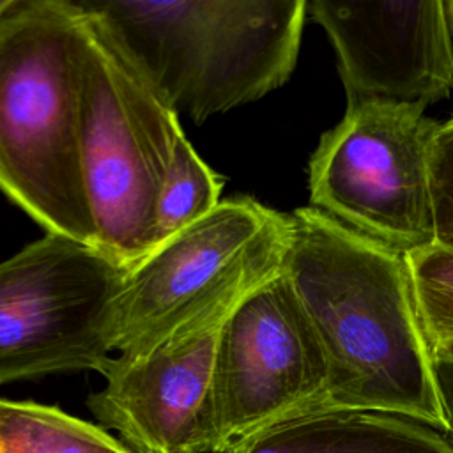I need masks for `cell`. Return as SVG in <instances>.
Here are the masks:
<instances>
[{"instance_id":"obj_9","label":"cell","mask_w":453,"mask_h":453,"mask_svg":"<svg viewBox=\"0 0 453 453\" xmlns=\"http://www.w3.org/2000/svg\"><path fill=\"white\" fill-rule=\"evenodd\" d=\"M230 313V311H228ZM218 315L136 356L111 357L106 384L87 403L133 453H214Z\"/></svg>"},{"instance_id":"obj_4","label":"cell","mask_w":453,"mask_h":453,"mask_svg":"<svg viewBox=\"0 0 453 453\" xmlns=\"http://www.w3.org/2000/svg\"><path fill=\"white\" fill-rule=\"evenodd\" d=\"M83 14V182L96 248L129 269L157 246V202L182 129L179 115L163 103L104 27L92 14Z\"/></svg>"},{"instance_id":"obj_10","label":"cell","mask_w":453,"mask_h":453,"mask_svg":"<svg viewBox=\"0 0 453 453\" xmlns=\"http://www.w3.org/2000/svg\"><path fill=\"white\" fill-rule=\"evenodd\" d=\"M308 11L334 46L347 110L426 108L449 96L453 37L444 0H311Z\"/></svg>"},{"instance_id":"obj_13","label":"cell","mask_w":453,"mask_h":453,"mask_svg":"<svg viewBox=\"0 0 453 453\" xmlns=\"http://www.w3.org/2000/svg\"><path fill=\"white\" fill-rule=\"evenodd\" d=\"M221 189L223 179L200 159L180 133L172 170L157 202V246L211 214L221 203Z\"/></svg>"},{"instance_id":"obj_14","label":"cell","mask_w":453,"mask_h":453,"mask_svg":"<svg viewBox=\"0 0 453 453\" xmlns=\"http://www.w3.org/2000/svg\"><path fill=\"white\" fill-rule=\"evenodd\" d=\"M405 258L430 352L453 357V251L432 244Z\"/></svg>"},{"instance_id":"obj_7","label":"cell","mask_w":453,"mask_h":453,"mask_svg":"<svg viewBox=\"0 0 453 453\" xmlns=\"http://www.w3.org/2000/svg\"><path fill=\"white\" fill-rule=\"evenodd\" d=\"M435 127L421 106L347 110L310 157L311 207L402 253L435 244L428 175Z\"/></svg>"},{"instance_id":"obj_8","label":"cell","mask_w":453,"mask_h":453,"mask_svg":"<svg viewBox=\"0 0 453 453\" xmlns=\"http://www.w3.org/2000/svg\"><path fill=\"white\" fill-rule=\"evenodd\" d=\"M327 365L285 271L246 294L225 319L214 357L218 441L237 453L265 428L324 407Z\"/></svg>"},{"instance_id":"obj_6","label":"cell","mask_w":453,"mask_h":453,"mask_svg":"<svg viewBox=\"0 0 453 453\" xmlns=\"http://www.w3.org/2000/svg\"><path fill=\"white\" fill-rule=\"evenodd\" d=\"M126 271L58 234L0 262V386L62 372L103 373L115 352Z\"/></svg>"},{"instance_id":"obj_15","label":"cell","mask_w":453,"mask_h":453,"mask_svg":"<svg viewBox=\"0 0 453 453\" xmlns=\"http://www.w3.org/2000/svg\"><path fill=\"white\" fill-rule=\"evenodd\" d=\"M435 244L453 251V115L437 124L428 152Z\"/></svg>"},{"instance_id":"obj_17","label":"cell","mask_w":453,"mask_h":453,"mask_svg":"<svg viewBox=\"0 0 453 453\" xmlns=\"http://www.w3.org/2000/svg\"><path fill=\"white\" fill-rule=\"evenodd\" d=\"M444 11H446V18H448L451 37H453V0H444Z\"/></svg>"},{"instance_id":"obj_3","label":"cell","mask_w":453,"mask_h":453,"mask_svg":"<svg viewBox=\"0 0 453 453\" xmlns=\"http://www.w3.org/2000/svg\"><path fill=\"white\" fill-rule=\"evenodd\" d=\"M179 113L202 122L281 87L292 74L304 0H74Z\"/></svg>"},{"instance_id":"obj_1","label":"cell","mask_w":453,"mask_h":453,"mask_svg":"<svg viewBox=\"0 0 453 453\" xmlns=\"http://www.w3.org/2000/svg\"><path fill=\"white\" fill-rule=\"evenodd\" d=\"M290 219L283 271L326 357L322 409L403 416L444 434L432 352L405 253L311 205L296 209Z\"/></svg>"},{"instance_id":"obj_5","label":"cell","mask_w":453,"mask_h":453,"mask_svg":"<svg viewBox=\"0 0 453 453\" xmlns=\"http://www.w3.org/2000/svg\"><path fill=\"white\" fill-rule=\"evenodd\" d=\"M292 241L290 214L232 196L129 267L115 310L113 350L143 354L225 315L278 276Z\"/></svg>"},{"instance_id":"obj_11","label":"cell","mask_w":453,"mask_h":453,"mask_svg":"<svg viewBox=\"0 0 453 453\" xmlns=\"http://www.w3.org/2000/svg\"><path fill=\"white\" fill-rule=\"evenodd\" d=\"M237 453H453V444L403 416L317 409L265 428Z\"/></svg>"},{"instance_id":"obj_16","label":"cell","mask_w":453,"mask_h":453,"mask_svg":"<svg viewBox=\"0 0 453 453\" xmlns=\"http://www.w3.org/2000/svg\"><path fill=\"white\" fill-rule=\"evenodd\" d=\"M432 368L446 425L444 432L453 444V357L432 356Z\"/></svg>"},{"instance_id":"obj_2","label":"cell","mask_w":453,"mask_h":453,"mask_svg":"<svg viewBox=\"0 0 453 453\" xmlns=\"http://www.w3.org/2000/svg\"><path fill=\"white\" fill-rule=\"evenodd\" d=\"M85 44L74 0H11L0 14V191L46 234L96 248L80 149Z\"/></svg>"},{"instance_id":"obj_12","label":"cell","mask_w":453,"mask_h":453,"mask_svg":"<svg viewBox=\"0 0 453 453\" xmlns=\"http://www.w3.org/2000/svg\"><path fill=\"white\" fill-rule=\"evenodd\" d=\"M0 453H133L104 426L57 405L0 398Z\"/></svg>"},{"instance_id":"obj_18","label":"cell","mask_w":453,"mask_h":453,"mask_svg":"<svg viewBox=\"0 0 453 453\" xmlns=\"http://www.w3.org/2000/svg\"><path fill=\"white\" fill-rule=\"evenodd\" d=\"M9 2H11V0H0V14H2L4 9L9 5Z\"/></svg>"}]
</instances>
